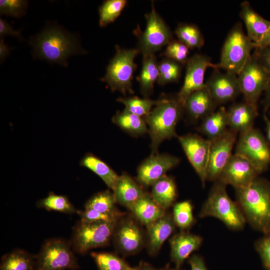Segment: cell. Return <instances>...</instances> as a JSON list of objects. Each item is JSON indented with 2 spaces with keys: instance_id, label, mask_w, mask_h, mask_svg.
Instances as JSON below:
<instances>
[{
  "instance_id": "836d02e7",
  "label": "cell",
  "mask_w": 270,
  "mask_h": 270,
  "mask_svg": "<svg viewBox=\"0 0 270 270\" xmlns=\"http://www.w3.org/2000/svg\"><path fill=\"white\" fill-rule=\"evenodd\" d=\"M116 202L113 192L109 190L102 191L95 194L86 203L85 208L93 209L106 214L118 212L116 208Z\"/></svg>"
},
{
  "instance_id": "30bf717a",
  "label": "cell",
  "mask_w": 270,
  "mask_h": 270,
  "mask_svg": "<svg viewBox=\"0 0 270 270\" xmlns=\"http://www.w3.org/2000/svg\"><path fill=\"white\" fill-rule=\"evenodd\" d=\"M238 76L244 102L257 108L258 100L270 83V72L254 54L249 58Z\"/></svg>"
},
{
  "instance_id": "9a60e30c",
  "label": "cell",
  "mask_w": 270,
  "mask_h": 270,
  "mask_svg": "<svg viewBox=\"0 0 270 270\" xmlns=\"http://www.w3.org/2000/svg\"><path fill=\"white\" fill-rule=\"evenodd\" d=\"M180 162L178 157L167 154H151L138 166L136 180L143 186H152Z\"/></svg>"
},
{
  "instance_id": "f907efd6",
  "label": "cell",
  "mask_w": 270,
  "mask_h": 270,
  "mask_svg": "<svg viewBox=\"0 0 270 270\" xmlns=\"http://www.w3.org/2000/svg\"><path fill=\"white\" fill-rule=\"evenodd\" d=\"M264 120L266 124V140L270 144V120L264 116Z\"/></svg>"
},
{
  "instance_id": "4316f807",
  "label": "cell",
  "mask_w": 270,
  "mask_h": 270,
  "mask_svg": "<svg viewBox=\"0 0 270 270\" xmlns=\"http://www.w3.org/2000/svg\"><path fill=\"white\" fill-rule=\"evenodd\" d=\"M150 196L159 206L166 209L175 202L177 190L174 180L164 175L152 185Z\"/></svg>"
},
{
  "instance_id": "f35d334b",
  "label": "cell",
  "mask_w": 270,
  "mask_h": 270,
  "mask_svg": "<svg viewBox=\"0 0 270 270\" xmlns=\"http://www.w3.org/2000/svg\"><path fill=\"white\" fill-rule=\"evenodd\" d=\"M92 256L98 270H130V267L124 260L108 252H93Z\"/></svg>"
},
{
  "instance_id": "b9f144b4",
  "label": "cell",
  "mask_w": 270,
  "mask_h": 270,
  "mask_svg": "<svg viewBox=\"0 0 270 270\" xmlns=\"http://www.w3.org/2000/svg\"><path fill=\"white\" fill-rule=\"evenodd\" d=\"M77 214L80 216V220L86 222L118 220L122 216L118 212L113 214H106L90 208H85L84 210H78Z\"/></svg>"
},
{
  "instance_id": "83f0119b",
  "label": "cell",
  "mask_w": 270,
  "mask_h": 270,
  "mask_svg": "<svg viewBox=\"0 0 270 270\" xmlns=\"http://www.w3.org/2000/svg\"><path fill=\"white\" fill-rule=\"evenodd\" d=\"M80 164L98 175L114 190L119 176L106 163L95 155L88 153L82 158Z\"/></svg>"
},
{
  "instance_id": "74e56055",
  "label": "cell",
  "mask_w": 270,
  "mask_h": 270,
  "mask_svg": "<svg viewBox=\"0 0 270 270\" xmlns=\"http://www.w3.org/2000/svg\"><path fill=\"white\" fill-rule=\"evenodd\" d=\"M191 202L184 200L177 202L173 208L172 218L176 226L182 230L190 228L195 223Z\"/></svg>"
},
{
  "instance_id": "ac0fdd59",
  "label": "cell",
  "mask_w": 270,
  "mask_h": 270,
  "mask_svg": "<svg viewBox=\"0 0 270 270\" xmlns=\"http://www.w3.org/2000/svg\"><path fill=\"white\" fill-rule=\"evenodd\" d=\"M118 249L125 254L138 252L144 243L143 235L133 220L127 219L116 226L114 235Z\"/></svg>"
},
{
  "instance_id": "7bdbcfd3",
  "label": "cell",
  "mask_w": 270,
  "mask_h": 270,
  "mask_svg": "<svg viewBox=\"0 0 270 270\" xmlns=\"http://www.w3.org/2000/svg\"><path fill=\"white\" fill-rule=\"evenodd\" d=\"M255 248L266 270H270V232L256 241Z\"/></svg>"
},
{
  "instance_id": "d4e9b609",
  "label": "cell",
  "mask_w": 270,
  "mask_h": 270,
  "mask_svg": "<svg viewBox=\"0 0 270 270\" xmlns=\"http://www.w3.org/2000/svg\"><path fill=\"white\" fill-rule=\"evenodd\" d=\"M130 210L143 224L148 226L166 214V210L156 204L146 193Z\"/></svg>"
},
{
  "instance_id": "60d3db41",
  "label": "cell",
  "mask_w": 270,
  "mask_h": 270,
  "mask_svg": "<svg viewBox=\"0 0 270 270\" xmlns=\"http://www.w3.org/2000/svg\"><path fill=\"white\" fill-rule=\"evenodd\" d=\"M28 1L23 0H0V14L15 18L24 16L27 10Z\"/></svg>"
},
{
  "instance_id": "d6986e66",
  "label": "cell",
  "mask_w": 270,
  "mask_h": 270,
  "mask_svg": "<svg viewBox=\"0 0 270 270\" xmlns=\"http://www.w3.org/2000/svg\"><path fill=\"white\" fill-rule=\"evenodd\" d=\"M202 240L200 236L184 232L170 239V257L176 268H180L189 256L200 248Z\"/></svg>"
},
{
  "instance_id": "8992f818",
  "label": "cell",
  "mask_w": 270,
  "mask_h": 270,
  "mask_svg": "<svg viewBox=\"0 0 270 270\" xmlns=\"http://www.w3.org/2000/svg\"><path fill=\"white\" fill-rule=\"evenodd\" d=\"M255 46L245 34L240 22H237L230 30L223 44L218 68L238 75Z\"/></svg>"
},
{
  "instance_id": "ee69618b",
  "label": "cell",
  "mask_w": 270,
  "mask_h": 270,
  "mask_svg": "<svg viewBox=\"0 0 270 270\" xmlns=\"http://www.w3.org/2000/svg\"><path fill=\"white\" fill-rule=\"evenodd\" d=\"M5 36H11L22 38L20 30H16L13 28L7 22L0 18V36L2 38Z\"/></svg>"
},
{
  "instance_id": "bcb514c9",
  "label": "cell",
  "mask_w": 270,
  "mask_h": 270,
  "mask_svg": "<svg viewBox=\"0 0 270 270\" xmlns=\"http://www.w3.org/2000/svg\"><path fill=\"white\" fill-rule=\"evenodd\" d=\"M188 263L190 265L191 270H208L204 259L199 255H192L189 258Z\"/></svg>"
},
{
  "instance_id": "f1b7e54d",
  "label": "cell",
  "mask_w": 270,
  "mask_h": 270,
  "mask_svg": "<svg viewBox=\"0 0 270 270\" xmlns=\"http://www.w3.org/2000/svg\"><path fill=\"white\" fill-rule=\"evenodd\" d=\"M228 110L222 106L202 119L198 130L211 140L223 134L228 129Z\"/></svg>"
},
{
  "instance_id": "ab89813d",
  "label": "cell",
  "mask_w": 270,
  "mask_h": 270,
  "mask_svg": "<svg viewBox=\"0 0 270 270\" xmlns=\"http://www.w3.org/2000/svg\"><path fill=\"white\" fill-rule=\"evenodd\" d=\"M189 52L190 48L185 44L178 40H172L166 45L162 56L184 65L189 58Z\"/></svg>"
},
{
  "instance_id": "7402d4cb",
  "label": "cell",
  "mask_w": 270,
  "mask_h": 270,
  "mask_svg": "<svg viewBox=\"0 0 270 270\" xmlns=\"http://www.w3.org/2000/svg\"><path fill=\"white\" fill-rule=\"evenodd\" d=\"M218 104L208 88H204L192 94L184 104V111L194 120L203 119L215 111Z\"/></svg>"
},
{
  "instance_id": "603a6c76",
  "label": "cell",
  "mask_w": 270,
  "mask_h": 270,
  "mask_svg": "<svg viewBox=\"0 0 270 270\" xmlns=\"http://www.w3.org/2000/svg\"><path fill=\"white\" fill-rule=\"evenodd\" d=\"M141 186L127 174L119 176L113 190L116 202L130 209L146 194Z\"/></svg>"
},
{
  "instance_id": "d6a6232c",
  "label": "cell",
  "mask_w": 270,
  "mask_h": 270,
  "mask_svg": "<svg viewBox=\"0 0 270 270\" xmlns=\"http://www.w3.org/2000/svg\"><path fill=\"white\" fill-rule=\"evenodd\" d=\"M117 100L125 106V110L144 118L158 102V100H152L150 98H140L136 96L120 97Z\"/></svg>"
},
{
  "instance_id": "4fadbf2b",
  "label": "cell",
  "mask_w": 270,
  "mask_h": 270,
  "mask_svg": "<svg viewBox=\"0 0 270 270\" xmlns=\"http://www.w3.org/2000/svg\"><path fill=\"white\" fill-rule=\"evenodd\" d=\"M186 64L184 83L176 94L178 99L184 106L186 100L192 94L206 86L204 80L207 68H218V64L212 63L210 58L198 54L189 58Z\"/></svg>"
},
{
  "instance_id": "db71d44e",
  "label": "cell",
  "mask_w": 270,
  "mask_h": 270,
  "mask_svg": "<svg viewBox=\"0 0 270 270\" xmlns=\"http://www.w3.org/2000/svg\"><path fill=\"white\" fill-rule=\"evenodd\" d=\"M139 266L134 268H132L130 270H138Z\"/></svg>"
},
{
  "instance_id": "5bb4252c",
  "label": "cell",
  "mask_w": 270,
  "mask_h": 270,
  "mask_svg": "<svg viewBox=\"0 0 270 270\" xmlns=\"http://www.w3.org/2000/svg\"><path fill=\"white\" fill-rule=\"evenodd\" d=\"M178 138L204 187L210 157V140L196 134H188Z\"/></svg>"
},
{
  "instance_id": "1f68e13d",
  "label": "cell",
  "mask_w": 270,
  "mask_h": 270,
  "mask_svg": "<svg viewBox=\"0 0 270 270\" xmlns=\"http://www.w3.org/2000/svg\"><path fill=\"white\" fill-rule=\"evenodd\" d=\"M174 33L178 40L190 49L200 48L204 44V36L198 28L194 24L181 23L176 28Z\"/></svg>"
},
{
  "instance_id": "e575fe53",
  "label": "cell",
  "mask_w": 270,
  "mask_h": 270,
  "mask_svg": "<svg viewBox=\"0 0 270 270\" xmlns=\"http://www.w3.org/2000/svg\"><path fill=\"white\" fill-rule=\"evenodd\" d=\"M126 0H106L98 8L99 25L104 27L115 21L126 7Z\"/></svg>"
},
{
  "instance_id": "9c48e42d",
  "label": "cell",
  "mask_w": 270,
  "mask_h": 270,
  "mask_svg": "<svg viewBox=\"0 0 270 270\" xmlns=\"http://www.w3.org/2000/svg\"><path fill=\"white\" fill-rule=\"evenodd\" d=\"M145 18L144 30H135L138 40L136 49L142 56L154 54L173 40L170 27L156 11L153 2L152 10L145 14Z\"/></svg>"
},
{
  "instance_id": "ffe728a7",
  "label": "cell",
  "mask_w": 270,
  "mask_h": 270,
  "mask_svg": "<svg viewBox=\"0 0 270 270\" xmlns=\"http://www.w3.org/2000/svg\"><path fill=\"white\" fill-rule=\"evenodd\" d=\"M240 16L244 23L246 35L255 46L270 30V21L258 14L248 1H244L241 4Z\"/></svg>"
},
{
  "instance_id": "277c9868",
  "label": "cell",
  "mask_w": 270,
  "mask_h": 270,
  "mask_svg": "<svg viewBox=\"0 0 270 270\" xmlns=\"http://www.w3.org/2000/svg\"><path fill=\"white\" fill-rule=\"evenodd\" d=\"M226 186L218 180L214 182L198 216L214 217L231 230H242L246 222V218L238 202L232 200L228 196Z\"/></svg>"
},
{
  "instance_id": "681fc988",
  "label": "cell",
  "mask_w": 270,
  "mask_h": 270,
  "mask_svg": "<svg viewBox=\"0 0 270 270\" xmlns=\"http://www.w3.org/2000/svg\"><path fill=\"white\" fill-rule=\"evenodd\" d=\"M265 94L266 96L264 100V106L266 109H268L270 106V82L266 90L265 91Z\"/></svg>"
},
{
  "instance_id": "5b68a950",
  "label": "cell",
  "mask_w": 270,
  "mask_h": 270,
  "mask_svg": "<svg viewBox=\"0 0 270 270\" xmlns=\"http://www.w3.org/2000/svg\"><path fill=\"white\" fill-rule=\"evenodd\" d=\"M116 52L110 60L106 72L102 80L106 82L112 92L118 91L124 96L133 94L132 80L137 66L134 62L139 54L136 48H121L116 46Z\"/></svg>"
},
{
  "instance_id": "cb8c5ba5",
  "label": "cell",
  "mask_w": 270,
  "mask_h": 270,
  "mask_svg": "<svg viewBox=\"0 0 270 270\" xmlns=\"http://www.w3.org/2000/svg\"><path fill=\"white\" fill-rule=\"evenodd\" d=\"M258 114V108L245 102L234 104L228 110V126L242 133L252 128Z\"/></svg>"
},
{
  "instance_id": "f546056e",
  "label": "cell",
  "mask_w": 270,
  "mask_h": 270,
  "mask_svg": "<svg viewBox=\"0 0 270 270\" xmlns=\"http://www.w3.org/2000/svg\"><path fill=\"white\" fill-rule=\"evenodd\" d=\"M112 122L122 130L134 136L148 132L145 119L124 109L118 111L112 118Z\"/></svg>"
},
{
  "instance_id": "7c38bea8",
  "label": "cell",
  "mask_w": 270,
  "mask_h": 270,
  "mask_svg": "<svg viewBox=\"0 0 270 270\" xmlns=\"http://www.w3.org/2000/svg\"><path fill=\"white\" fill-rule=\"evenodd\" d=\"M238 132L228 128L220 136L210 140L208 164L206 180L216 181L232 156Z\"/></svg>"
},
{
  "instance_id": "f5cc1de1",
  "label": "cell",
  "mask_w": 270,
  "mask_h": 270,
  "mask_svg": "<svg viewBox=\"0 0 270 270\" xmlns=\"http://www.w3.org/2000/svg\"><path fill=\"white\" fill-rule=\"evenodd\" d=\"M164 270H182L180 268H166Z\"/></svg>"
},
{
  "instance_id": "f6af8a7d",
  "label": "cell",
  "mask_w": 270,
  "mask_h": 270,
  "mask_svg": "<svg viewBox=\"0 0 270 270\" xmlns=\"http://www.w3.org/2000/svg\"><path fill=\"white\" fill-rule=\"evenodd\" d=\"M256 50H257L255 54L270 74V47Z\"/></svg>"
},
{
  "instance_id": "484cf974",
  "label": "cell",
  "mask_w": 270,
  "mask_h": 270,
  "mask_svg": "<svg viewBox=\"0 0 270 270\" xmlns=\"http://www.w3.org/2000/svg\"><path fill=\"white\" fill-rule=\"evenodd\" d=\"M142 56V67L137 79L141 94L144 98H149L153 93L154 83L158 78V62L154 54Z\"/></svg>"
},
{
  "instance_id": "52a82bcc",
  "label": "cell",
  "mask_w": 270,
  "mask_h": 270,
  "mask_svg": "<svg viewBox=\"0 0 270 270\" xmlns=\"http://www.w3.org/2000/svg\"><path fill=\"white\" fill-rule=\"evenodd\" d=\"M118 221L80 220L73 228L70 242L74 252L84 254L92 249L106 246L114 235Z\"/></svg>"
},
{
  "instance_id": "44dd1931",
  "label": "cell",
  "mask_w": 270,
  "mask_h": 270,
  "mask_svg": "<svg viewBox=\"0 0 270 270\" xmlns=\"http://www.w3.org/2000/svg\"><path fill=\"white\" fill-rule=\"evenodd\" d=\"M176 226L172 216L166 213L146 226L148 250L150 255L154 256L158 252L164 242L174 232Z\"/></svg>"
},
{
  "instance_id": "c3c4849f",
  "label": "cell",
  "mask_w": 270,
  "mask_h": 270,
  "mask_svg": "<svg viewBox=\"0 0 270 270\" xmlns=\"http://www.w3.org/2000/svg\"><path fill=\"white\" fill-rule=\"evenodd\" d=\"M270 47V28L262 40L255 46L256 48Z\"/></svg>"
},
{
  "instance_id": "2e32d148",
  "label": "cell",
  "mask_w": 270,
  "mask_h": 270,
  "mask_svg": "<svg viewBox=\"0 0 270 270\" xmlns=\"http://www.w3.org/2000/svg\"><path fill=\"white\" fill-rule=\"evenodd\" d=\"M260 174L248 160L235 154L231 156L218 180L236 190L248 186Z\"/></svg>"
},
{
  "instance_id": "8fae6325",
  "label": "cell",
  "mask_w": 270,
  "mask_h": 270,
  "mask_svg": "<svg viewBox=\"0 0 270 270\" xmlns=\"http://www.w3.org/2000/svg\"><path fill=\"white\" fill-rule=\"evenodd\" d=\"M236 150V154L248 160L260 174L270 164L269 143L258 130L253 128L240 133Z\"/></svg>"
},
{
  "instance_id": "816d5d0a",
  "label": "cell",
  "mask_w": 270,
  "mask_h": 270,
  "mask_svg": "<svg viewBox=\"0 0 270 270\" xmlns=\"http://www.w3.org/2000/svg\"><path fill=\"white\" fill-rule=\"evenodd\" d=\"M138 270H162L156 269L147 263H142L139 265Z\"/></svg>"
},
{
  "instance_id": "6da1fadb",
  "label": "cell",
  "mask_w": 270,
  "mask_h": 270,
  "mask_svg": "<svg viewBox=\"0 0 270 270\" xmlns=\"http://www.w3.org/2000/svg\"><path fill=\"white\" fill-rule=\"evenodd\" d=\"M236 202L246 222L256 230L270 232V181L258 176L248 186L236 190Z\"/></svg>"
},
{
  "instance_id": "e0dca14e",
  "label": "cell",
  "mask_w": 270,
  "mask_h": 270,
  "mask_svg": "<svg viewBox=\"0 0 270 270\" xmlns=\"http://www.w3.org/2000/svg\"><path fill=\"white\" fill-rule=\"evenodd\" d=\"M206 86L218 105L233 100L242 94L238 76L222 72L219 68H214Z\"/></svg>"
},
{
  "instance_id": "d590c367",
  "label": "cell",
  "mask_w": 270,
  "mask_h": 270,
  "mask_svg": "<svg viewBox=\"0 0 270 270\" xmlns=\"http://www.w3.org/2000/svg\"><path fill=\"white\" fill-rule=\"evenodd\" d=\"M182 64L164 58L158 63V78L157 82L160 86L177 82L180 78Z\"/></svg>"
},
{
  "instance_id": "8d00e7d4",
  "label": "cell",
  "mask_w": 270,
  "mask_h": 270,
  "mask_svg": "<svg viewBox=\"0 0 270 270\" xmlns=\"http://www.w3.org/2000/svg\"><path fill=\"white\" fill-rule=\"evenodd\" d=\"M38 206L48 210L68 214L77 213L78 210L66 196L54 193H50L46 197L39 200Z\"/></svg>"
},
{
  "instance_id": "ba28073f",
  "label": "cell",
  "mask_w": 270,
  "mask_h": 270,
  "mask_svg": "<svg viewBox=\"0 0 270 270\" xmlns=\"http://www.w3.org/2000/svg\"><path fill=\"white\" fill-rule=\"evenodd\" d=\"M70 242L51 238L43 243L36 255L34 270H76L78 263Z\"/></svg>"
},
{
  "instance_id": "7a4b0ae2",
  "label": "cell",
  "mask_w": 270,
  "mask_h": 270,
  "mask_svg": "<svg viewBox=\"0 0 270 270\" xmlns=\"http://www.w3.org/2000/svg\"><path fill=\"white\" fill-rule=\"evenodd\" d=\"M158 100V103L144 118L150 138L152 154L158 153L164 140L178 137L176 126L184 112V106L176 94H162Z\"/></svg>"
},
{
  "instance_id": "4dcf8cb0",
  "label": "cell",
  "mask_w": 270,
  "mask_h": 270,
  "mask_svg": "<svg viewBox=\"0 0 270 270\" xmlns=\"http://www.w3.org/2000/svg\"><path fill=\"white\" fill-rule=\"evenodd\" d=\"M36 255L21 249H16L4 255L0 270H34Z\"/></svg>"
},
{
  "instance_id": "7dc6e473",
  "label": "cell",
  "mask_w": 270,
  "mask_h": 270,
  "mask_svg": "<svg viewBox=\"0 0 270 270\" xmlns=\"http://www.w3.org/2000/svg\"><path fill=\"white\" fill-rule=\"evenodd\" d=\"M10 48L4 42L2 38L0 40V60L2 62L5 58L10 54Z\"/></svg>"
},
{
  "instance_id": "3957f363",
  "label": "cell",
  "mask_w": 270,
  "mask_h": 270,
  "mask_svg": "<svg viewBox=\"0 0 270 270\" xmlns=\"http://www.w3.org/2000/svg\"><path fill=\"white\" fill-rule=\"evenodd\" d=\"M32 47L38 58L64 66L70 56L83 52L73 35L54 26L46 28L35 36Z\"/></svg>"
}]
</instances>
